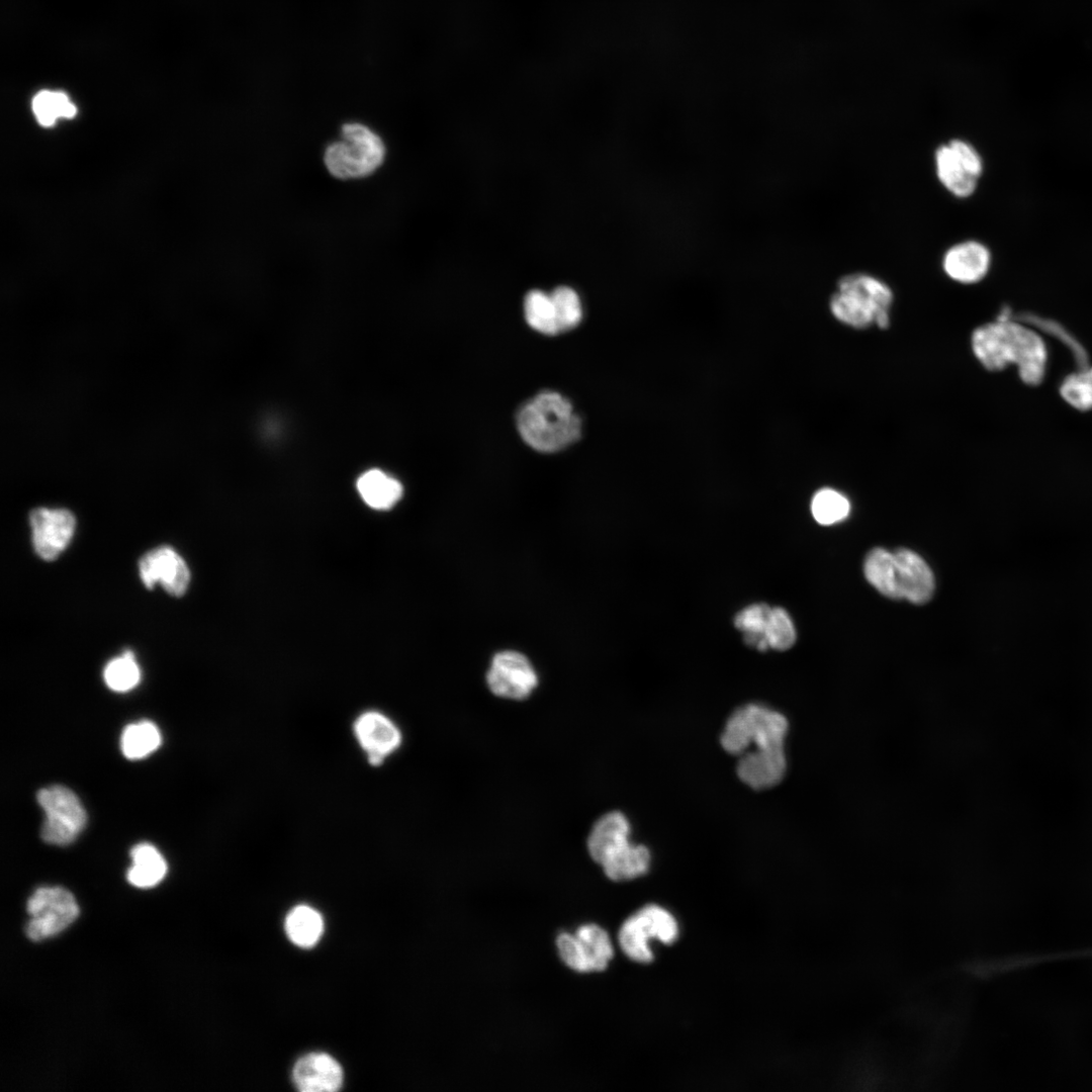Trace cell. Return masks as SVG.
Here are the masks:
<instances>
[{"instance_id": "1", "label": "cell", "mask_w": 1092, "mask_h": 1092, "mask_svg": "<svg viewBox=\"0 0 1092 1092\" xmlns=\"http://www.w3.org/2000/svg\"><path fill=\"white\" fill-rule=\"evenodd\" d=\"M787 718L759 704L738 708L729 717L721 735L723 748L739 755L737 775L754 790L778 785L785 777Z\"/></svg>"}, {"instance_id": "2", "label": "cell", "mask_w": 1092, "mask_h": 1092, "mask_svg": "<svg viewBox=\"0 0 1092 1092\" xmlns=\"http://www.w3.org/2000/svg\"><path fill=\"white\" fill-rule=\"evenodd\" d=\"M971 347L978 361L990 371L1015 364L1027 384H1038L1045 372L1046 349L1032 330L1008 321H995L976 328Z\"/></svg>"}, {"instance_id": "3", "label": "cell", "mask_w": 1092, "mask_h": 1092, "mask_svg": "<svg viewBox=\"0 0 1092 1092\" xmlns=\"http://www.w3.org/2000/svg\"><path fill=\"white\" fill-rule=\"evenodd\" d=\"M894 300L891 287L864 272L842 276L829 299V310L839 323L853 329L889 328Z\"/></svg>"}, {"instance_id": "4", "label": "cell", "mask_w": 1092, "mask_h": 1092, "mask_svg": "<svg viewBox=\"0 0 1092 1092\" xmlns=\"http://www.w3.org/2000/svg\"><path fill=\"white\" fill-rule=\"evenodd\" d=\"M517 424L525 442L541 452L558 451L580 437V419L570 402L556 392L540 393L527 402Z\"/></svg>"}, {"instance_id": "5", "label": "cell", "mask_w": 1092, "mask_h": 1092, "mask_svg": "<svg viewBox=\"0 0 1092 1092\" xmlns=\"http://www.w3.org/2000/svg\"><path fill=\"white\" fill-rule=\"evenodd\" d=\"M630 824L619 811L603 815L593 826L587 841L590 857L614 881L635 878L646 868L650 852L629 840Z\"/></svg>"}, {"instance_id": "6", "label": "cell", "mask_w": 1092, "mask_h": 1092, "mask_svg": "<svg viewBox=\"0 0 1092 1092\" xmlns=\"http://www.w3.org/2000/svg\"><path fill=\"white\" fill-rule=\"evenodd\" d=\"M386 158V146L380 134L365 123L353 121L342 125L339 134L323 154L328 173L339 180L355 181L376 173Z\"/></svg>"}, {"instance_id": "7", "label": "cell", "mask_w": 1092, "mask_h": 1092, "mask_svg": "<svg viewBox=\"0 0 1092 1092\" xmlns=\"http://www.w3.org/2000/svg\"><path fill=\"white\" fill-rule=\"evenodd\" d=\"M933 158L936 178L950 195L966 199L976 192L984 162L971 143L951 139L936 148Z\"/></svg>"}, {"instance_id": "8", "label": "cell", "mask_w": 1092, "mask_h": 1092, "mask_svg": "<svg viewBox=\"0 0 1092 1092\" xmlns=\"http://www.w3.org/2000/svg\"><path fill=\"white\" fill-rule=\"evenodd\" d=\"M677 936L678 925L672 914L658 905H647L623 922L618 942L632 961L649 963L653 960L649 944L651 939L670 944Z\"/></svg>"}, {"instance_id": "9", "label": "cell", "mask_w": 1092, "mask_h": 1092, "mask_svg": "<svg viewBox=\"0 0 1092 1092\" xmlns=\"http://www.w3.org/2000/svg\"><path fill=\"white\" fill-rule=\"evenodd\" d=\"M36 800L44 812L40 833L43 841L54 845L74 841L87 821L85 809L76 794L64 786L54 785L39 790Z\"/></svg>"}, {"instance_id": "10", "label": "cell", "mask_w": 1092, "mask_h": 1092, "mask_svg": "<svg viewBox=\"0 0 1092 1092\" xmlns=\"http://www.w3.org/2000/svg\"><path fill=\"white\" fill-rule=\"evenodd\" d=\"M555 944L562 963L581 974L606 970L614 957L609 933L596 923L582 924L573 932H560Z\"/></svg>"}, {"instance_id": "11", "label": "cell", "mask_w": 1092, "mask_h": 1092, "mask_svg": "<svg viewBox=\"0 0 1092 1092\" xmlns=\"http://www.w3.org/2000/svg\"><path fill=\"white\" fill-rule=\"evenodd\" d=\"M26 910L30 919L25 933L33 941L58 934L79 915L73 894L61 887L36 889L27 901Z\"/></svg>"}, {"instance_id": "12", "label": "cell", "mask_w": 1092, "mask_h": 1092, "mask_svg": "<svg viewBox=\"0 0 1092 1092\" xmlns=\"http://www.w3.org/2000/svg\"><path fill=\"white\" fill-rule=\"evenodd\" d=\"M352 732L371 766L381 765L402 743V732L397 724L383 712L374 709L356 716Z\"/></svg>"}, {"instance_id": "13", "label": "cell", "mask_w": 1092, "mask_h": 1092, "mask_svg": "<svg viewBox=\"0 0 1092 1092\" xmlns=\"http://www.w3.org/2000/svg\"><path fill=\"white\" fill-rule=\"evenodd\" d=\"M486 682L497 697L523 700L538 684L537 673L526 656L517 651H503L492 658Z\"/></svg>"}, {"instance_id": "14", "label": "cell", "mask_w": 1092, "mask_h": 1092, "mask_svg": "<svg viewBox=\"0 0 1092 1092\" xmlns=\"http://www.w3.org/2000/svg\"><path fill=\"white\" fill-rule=\"evenodd\" d=\"M29 523L33 548L44 560H54L65 550L76 527L74 515L66 509H34Z\"/></svg>"}, {"instance_id": "15", "label": "cell", "mask_w": 1092, "mask_h": 1092, "mask_svg": "<svg viewBox=\"0 0 1092 1092\" xmlns=\"http://www.w3.org/2000/svg\"><path fill=\"white\" fill-rule=\"evenodd\" d=\"M140 576L148 588L160 583L174 596L185 594L190 572L183 558L171 547L161 546L147 552L139 562Z\"/></svg>"}, {"instance_id": "16", "label": "cell", "mask_w": 1092, "mask_h": 1092, "mask_svg": "<svg viewBox=\"0 0 1092 1092\" xmlns=\"http://www.w3.org/2000/svg\"><path fill=\"white\" fill-rule=\"evenodd\" d=\"M992 254L989 248L977 240H965L950 246L941 258L944 274L960 284L982 281L991 268Z\"/></svg>"}, {"instance_id": "17", "label": "cell", "mask_w": 1092, "mask_h": 1092, "mask_svg": "<svg viewBox=\"0 0 1092 1092\" xmlns=\"http://www.w3.org/2000/svg\"><path fill=\"white\" fill-rule=\"evenodd\" d=\"M292 1078L298 1090L303 1092L337 1091L343 1084L341 1065L325 1053H310L294 1065Z\"/></svg>"}, {"instance_id": "18", "label": "cell", "mask_w": 1092, "mask_h": 1092, "mask_svg": "<svg viewBox=\"0 0 1092 1092\" xmlns=\"http://www.w3.org/2000/svg\"><path fill=\"white\" fill-rule=\"evenodd\" d=\"M899 574L902 599L913 604H924L934 592V577L927 563L915 552L900 549L894 552Z\"/></svg>"}, {"instance_id": "19", "label": "cell", "mask_w": 1092, "mask_h": 1092, "mask_svg": "<svg viewBox=\"0 0 1092 1092\" xmlns=\"http://www.w3.org/2000/svg\"><path fill=\"white\" fill-rule=\"evenodd\" d=\"M357 489L362 499L376 510L390 509L402 495L401 483L380 469H370L361 474Z\"/></svg>"}, {"instance_id": "20", "label": "cell", "mask_w": 1092, "mask_h": 1092, "mask_svg": "<svg viewBox=\"0 0 1092 1092\" xmlns=\"http://www.w3.org/2000/svg\"><path fill=\"white\" fill-rule=\"evenodd\" d=\"M131 867L127 871L128 882L139 888H151L159 884L167 873V863L150 843H139L130 850Z\"/></svg>"}, {"instance_id": "21", "label": "cell", "mask_w": 1092, "mask_h": 1092, "mask_svg": "<svg viewBox=\"0 0 1092 1092\" xmlns=\"http://www.w3.org/2000/svg\"><path fill=\"white\" fill-rule=\"evenodd\" d=\"M864 575L881 594L891 599H902L898 565L894 553L883 548L873 549L864 561Z\"/></svg>"}, {"instance_id": "22", "label": "cell", "mask_w": 1092, "mask_h": 1092, "mask_svg": "<svg viewBox=\"0 0 1092 1092\" xmlns=\"http://www.w3.org/2000/svg\"><path fill=\"white\" fill-rule=\"evenodd\" d=\"M285 931L294 944L310 947L323 934L324 920L315 909L307 905H297L286 916Z\"/></svg>"}, {"instance_id": "23", "label": "cell", "mask_w": 1092, "mask_h": 1092, "mask_svg": "<svg viewBox=\"0 0 1092 1092\" xmlns=\"http://www.w3.org/2000/svg\"><path fill=\"white\" fill-rule=\"evenodd\" d=\"M770 611L771 607L759 603L742 609L734 617V625L743 634L744 642L759 651L769 649L765 634Z\"/></svg>"}, {"instance_id": "24", "label": "cell", "mask_w": 1092, "mask_h": 1092, "mask_svg": "<svg viewBox=\"0 0 1092 1092\" xmlns=\"http://www.w3.org/2000/svg\"><path fill=\"white\" fill-rule=\"evenodd\" d=\"M161 744V733L151 721L127 725L121 735L120 746L128 759H141L155 751Z\"/></svg>"}, {"instance_id": "25", "label": "cell", "mask_w": 1092, "mask_h": 1092, "mask_svg": "<svg viewBox=\"0 0 1092 1092\" xmlns=\"http://www.w3.org/2000/svg\"><path fill=\"white\" fill-rule=\"evenodd\" d=\"M524 308L526 320L533 329L546 335L560 333L550 294L540 290L530 291L525 298Z\"/></svg>"}, {"instance_id": "26", "label": "cell", "mask_w": 1092, "mask_h": 1092, "mask_svg": "<svg viewBox=\"0 0 1092 1092\" xmlns=\"http://www.w3.org/2000/svg\"><path fill=\"white\" fill-rule=\"evenodd\" d=\"M814 519L821 525H832L843 521L850 512V503L841 492L824 487L816 491L811 502Z\"/></svg>"}, {"instance_id": "27", "label": "cell", "mask_w": 1092, "mask_h": 1092, "mask_svg": "<svg viewBox=\"0 0 1092 1092\" xmlns=\"http://www.w3.org/2000/svg\"><path fill=\"white\" fill-rule=\"evenodd\" d=\"M32 110L43 126H52L59 117L72 118L77 113L75 105L65 93L48 90L33 97Z\"/></svg>"}, {"instance_id": "28", "label": "cell", "mask_w": 1092, "mask_h": 1092, "mask_svg": "<svg viewBox=\"0 0 1092 1092\" xmlns=\"http://www.w3.org/2000/svg\"><path fill=\"white\" fill-rule=\"evenodd\" d=\"M141 671L133 653L125 651L121 656L110 660L104 668V680L115 692H127L140 681Z\"/></svg>"}, {"instance_id": "29", "label": "cell", "mask_w": 1092, "mask_h": 1092, "mask_svg": "<svg viewBox=\"0 0 1092 1092\" xmlns=\"http://www.w3.org/2000/svg\"><path fill=\"white\" fill-rule=\"evenodd\" d=\"M557 316L559 332H566L577 326L582 316L581 304L576 292L566 286L554 289L550 294Z\"/></svg>"}, {"instance_id": "30", "label": "cell", "mask_w": 1092, "mask_h": 1092, "mask_svg": "<svg viewBox=\"0 0 1092 1092\" xmlns=\"http://www.w3.org/2000/svg\"><path fill=\"white\" fill-rule=\"evenodd\" d=\"M765 636L768 647L775 650L784 651L794 645L796 629L786 610L780 607L771 608Z\"/></svg>"}, {"instance_id": "31", "label": "cell", "mask_w": 1092, "mask_h": 1092, "mask_svg": "<svg viewBox=\"0 0 1092 1092\" xmlns=\"http://www.w3.org/2000/svg\"><path fill=\"white\" fill-rule=\"evenodd\" d=\"M1061 395L1072 406L1080 411L1092 408V377L1090 371H1082L1068 376L1061 385Z\"/></svg>"}, {"instance_id": "32", "label": "cell", "mask_w": 1092, "mask_h": 1092, "mask_svg": "<svg viewBox=\"0 0 1092 1092\" xmlns=\"http://www.w3.org/2000/svg\"><path fill=\"white\" fill-rule=\"evenodd\" d=\"M1089 371H1090V374H1091V377H1092V368H1091V370H1089Z\"/></svg>"}]
</instances>
